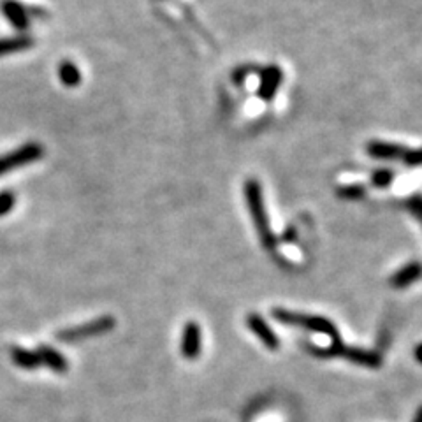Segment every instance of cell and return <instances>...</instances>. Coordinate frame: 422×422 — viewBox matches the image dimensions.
I'll return each mask as SVG.
<instances>
[{"instance_id": "6da1fadb", "label": "cell", "mask_w": 422, "mask_h": 422, "mask_svg": "<svg viewBox=\"0 0 422 422\" xmlns=\"http://www.w3.org/2000/svg\"><path fill=\"white\" fill-rule=\"evenodd\" d=\"M245 199H246V208H248L250 211V217H252V222L253 226H255L257 234H259L260 243H262V246L266 250H273L276 246V237L275 234H273L271 226H269L266 208H264L262 189H260V183L255 180V178L246 180Z\"/></svg>"}, {"instance_id": "7a4b0ae2", "label": "cell", "mask_w": 422, "mask_h": 422, "mask_svg": "<svg viewBox=\"0 0 422 422\" xmlns=\"http://www.w3.org/2000/svg\"><path fill=\"white\" fill-rule=\"evenodd\" d=\"M271 315L285 326H298V328L308 329V331L322 332V335H328L332 339V343L339 341V332L336 329V326L329 319H324V316L305 315V313H294L282 308H275L271 312Z\"/></svg>"}, {"instance_id": "3957f363", "label": "cell", "mask_w": 422, "mask_h": 422, "mask_svg": "<svg viewBox=\"0 0 422 422\" xmlns=\"http://www.w3.org/2000/svg\"><path fill=\"white\" fill-rule=\"evenodd\" d=\"M319 357H345L348 361L355 362L359 366H366V368H380L382 364V357L377 354V352H368V351H361V348H351L345 347L341 341L332 343L331 347L328 348H315L313 352Z\"/></svg>"}, {"instance_id": "277c9868", "label": "cell", "mask_w": 422, "mask_h": 422, "mask_svg": "<svg viewBox=\"0 0 422 422\" xmlns=\"http://www.w3.org/2000/svg\"><path fill=\"white\" fill-rule=\"evenodd\" d=\"M117 321L115 316L104 315L94 319V321L87 322V324H81L78 328H67L62 329L60 332H57V338L64 343H74L81 341L85 338H94V336L104 335V332H110L115 328Z\"/></svg>"}, {"instance_id": "5b68a950", "label": "cell", "mask_w": 422, "mask_h": 422, "mask_svg": "<svg viewBox=\"0 0 422 422\" xmlns=\"http://www.w3.org/2000/svg\"><path fill=\"white\" fill-rule=\"evenodd\" d=\"M42 155H44V146L39 143H34V141L23 144V146L9 151V153L2 155V157H0V176L11 173L12 169L26 166V164L35 162V160L42 158Z\"/></svg>"}, {"instance_id": "8992f818", "label": "cell", "mask_w": 422, "mask_h": 422, "mask_svg": "<svg viewBox=\"0 0 422 422\" xmlns=\"http://www.w3.org/2000/svg\"><path fill=\"white\" fill-rule=\"evenodd\" d=\"M181 355L189 361H194L201 355V348H203V331L197 322L189 321L185 324L183 332H181Z\"/></svg>"}, {"instance_id": "52a82bcc", "label": "cell", "mask_w": 422, "mask_h": 422, "mask_svg": "<svg viewBox=\"0 0 422 422\" xmlns=\"http://www.w3.org/2000/svg\"><path fill=\"white\" fill-rule=\"evenodd\" d=\"M283 81V71L278 65L271 64L260 72L259 81V97L266 102H271L278 92L280 85Z\"/></svg>"}, {"instance_id": "ba28073f", "label": "cell", "mask_w": 422, "mask_h": 422, "mask_svg": "<svg viewBox=\"0 0 422 422\" xmlns=\"http://www.w3.org/2000/svg\"><path fill=\"white\" fill-rule=\"evenodd\" d=\"M0 11L6 16L9 23L15 26L16 31L25 32L31 26V15L25 6H22L18 0H2L0 2Z\"/></svg>"}, {"instance_id": "9c48e42d", "label": "cell", "mask_w": 422, "mask_h": 422, "mask_svg": "<svg viewBox=\"0 0 422 422\" xmlns=\"http://www.w3.org/2000/svg\"><path fill=\"white\" fill-rule=\"evenodd\" d=\"M366 151L371 158L377 160H400L407 155V148L398 143H387V141L373 140L366 144Z\"/></svg>"}, {"instance_id": "30bf717a", "label": "cell", "mask_w": 422, "mask_h": 422, "mask_svg": "<svg viewBox=\"0 0 422 422\" xmlns=\"http://www.w3.org/2000/svg\"><path fill=\"white\" fill-rule=\"evenodd\" d=\"M246 326H248V329L253 335H257V338H259L269 351H276V348L280 347L278 336L275 335V331L266 324V321H264L260 315L250 313V315L246 316Z\"/></svg>"}, {"instance_id": "8fae6325", "label": "cell", "mask_w": 422, "mask_h": 422, "mask_svg": "<svg viewBox=\"0 0 422 422\" xmlns=\"http://www.w3.org/2000/svg\"><path fill=\"white\" fill-rule=\"evenodd\" d=\"M421 276H422V264L414 260V262L405 264L403 268L398 269V271L389 278V283H391V287H394V289H407V287L414 285Z\"/></svg>"}, {"instance_id": "7c38bea8", "label": "cell", "mask_w": 422, "mask_h": 422, "mask_svg": "<svg viewBox=\"0 0 422 422\" xmlns=\"http://www.w3.org/2000/svg\"><path fill=\"white\" fill-rule=\"evenodd\" d=\"M41 364L51 369L53 373H67L69 371V361L57 351V348L49 347V345H39L37 351Z\"/></svg>"}, {"instance_id": "4fadbf2b", "label": "cell", "mask_w": 422, "mask_h": 422, "mask_svg": "<svg viewBox=\"0 0 422 422\" xmlns=\"http://www.w3.org/2000/svg\"><path fill=\"white\" fill-rule=\"evenodd\" d=\"M11 359L18 368L28 369V371H34V369L41 368L42 366L37 352L28 351V348H23V347H12Z\"/></svg>"}, {"instance_id": "5bb4252c", "label": "cell", "mask_w": 422, "mask_h": 422, "mask_svg": "<svg viewBox=\"0 0 422 422\" xmlns=\"http://www.w3.org/2000/svg\"><path fill=\"white\" fill-rule=\"evenodd\" d=\"M34 46V37L31 35H11V37L0 39V57L4 55H11V53L23 51Z\"/></svg>"}, {"instance_id": "9a60e30c", "label": "cell", "mask_w": 422, "mask_h": 422, "mask_svg": "<svg viewBox=\"0 0 422 422\" xmlns=\"http://www.w3.org/2000/svg\"><path fill=\"white\" fill-rule=\"evenodd\" d=\"M58 78L67 88H76L81 83V72H79L78 65L71 60H64L58 65Z\"/></svg>"}, {"instance_id": "2e32d148", "label": "cell", "mask_w": 422, "mask_h": 422, "mask_svg": "<svg viewBox=\"0 0 422 422\" xmlns=\"http://www.w3.org/2000/svg\"><path fill=\"white\" fill-rule=\"evenodd\" d=\"M394 180V173L391 169H377L371 176V185L375 189H387Z\"/></svg>"}, {"instance_id": "e0dca14e", "label": "cell", "mask_w": 422, "mask_h": 422, "mask_svg": "<svg viewBox=\"0 0 422 422\" xmlns=\"http://www.w3.org/2000/svg\"><path fill=\"white\" fill-rule=\"evenodd\" d=\"M16 204V196L12 192H9V190H4V192H0V217H6L9 213V211L15 208Z\"/></svg>"}, {"instance_id": "ac0fdd59", "label": "cell", "mask_w": 422, "mask_h": 422, "mask_svg": "<svg viewBox=\"0 0 422 422\" xmlns=\"http://www.w3.org/2000/svg\"><path fill=\"white\" fill-rule=\"evenodd\" d=\"M338 194L343 199H361V197L364 196V189L357 187V185H352V187H343V189H339Z\"/></svg>"}, {"instance_id": "d6986e66", "label": "cell", "mask_w": 422, "mask_h": 422, "mask_svg": "<svg viewBox=\"0 0 422 422\" xmlns=\"http://www.w3.org/2000/svg\"><path fill=\"white\" fill-rule=\"evenodd\" d=\"M408 210H410V213L419 220V222H422V197L421 196H415L408 201Z\"/></svg>"}, {"instance_id": "ffe728a7", "label": "cell", "mask_w": 422, "mask_h": 422, "mask_svg": "<svg viewBox=\"0 0 422 422\" xmlns=\"http://www.w3.org/2000/svg\"><path fill=\"white\" fill-rule=\"evenodd\" d=\"M405 164L407 166H422V148L421 150H412V151H407V155L403 157Z\"/></svg>"}, {"instance_id": "44dd1931", "label": "cell", "mask_w": 422, "mask_h": 422, "mask_svg": "<svg viewBox=\"0 0 422 422\" xmlns=\"http://www.w3.org/2000/svg\"><path fill=\"white\" fill-rule=\"evenodd\" d=\"M415 359H417L419 362H422V343L421 345H417V348H415Z\"/></svg>"}, {"instance_id": "7402d4cb", "label": "cell", "mask_w": 422, "mask_h": 422, "mask_svg": "<svg viewBox=\"0 0 422 422\" xmlns=\"http://www.w3.org/2000/svg\"><path fill=\"white\" fill-rule=\"evenodd\" d=\"M412 422H422V405L417 408V414H415L414 421H412Z\"/></svg>"}, {"instance_id": "603a6c76", "label": "cell", "mask_w": 422, "mask_h": 422, "mask_svg": "<svg viewBox=\"0 0 422 422\" xmlns=\"http://www.w3.org/2000/svg\"><path fill=\"white\" fill-rule=\"evenodd\" d=\"M421 223H422V222H421Z\"/></svg>"}]
</instances>
